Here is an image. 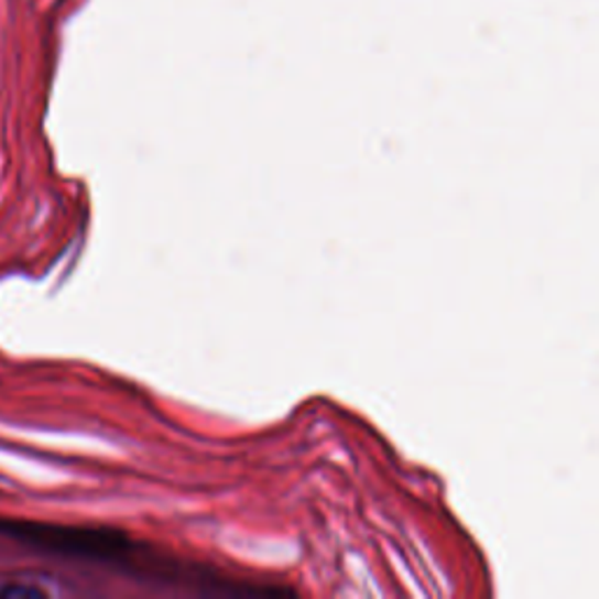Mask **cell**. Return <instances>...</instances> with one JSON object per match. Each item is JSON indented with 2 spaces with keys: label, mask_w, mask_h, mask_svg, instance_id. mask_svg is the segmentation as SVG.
<instances>
[{
  "label": "cell",
  "mask_w": 599,
  "mask_h": 599,
  "mask_svg": "<svg viewBox=\"0 0 599 599\" xmlns=\"http://www.w3.org/2000/svg\"><path fill=\"white\" fill-rule=\"evenodd\" d=\"M45 590L26 584H12L0 588V599H43Z\"/></svg>",
  "instance_id": "6da1fadb"
}]
</instances>
